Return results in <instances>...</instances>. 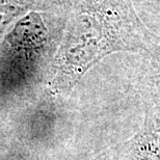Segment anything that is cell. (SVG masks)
<instances>
[{"label":"cell","instance_id":"7a4b0ae2","mask_svg":"<svg viewBox=\"0 0 160 160\" xmlns=\"http://www.w3.org/2000/svg\"><path fill=\"white\" fill-rule=\"evenodd\" d=\"M152 100L160 102V52L153 56V73L151 77Z\"/></svg>","mask_w":160,"mask_h":160},{"label":"cell","instance_id":"6da1fadb","mask_svg":"<svg viewBox=\"0 0 160 160\" xmlns=\"http://www.w3.org/2000/svg\"><path fill=\"white\" fill-rule=\"evenodd\" d=\"M92 160H160V102L152 100L147 105L139 132L109 147Z\"/></svg>","mask_w":160,"mask_h":160}]
</instances>
